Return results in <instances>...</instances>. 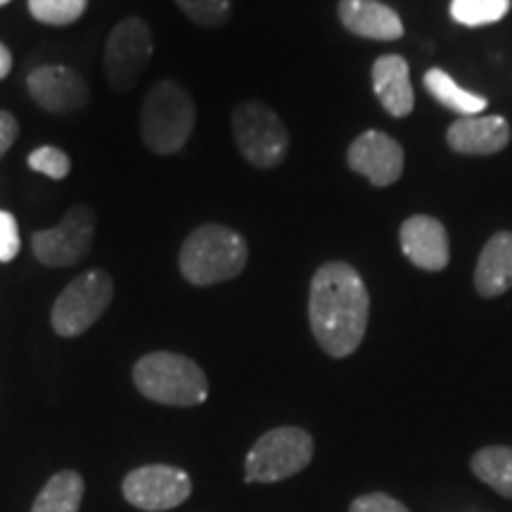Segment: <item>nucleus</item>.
Here are the masks:
<instances>
[{"label":"nucleus","instance_id":"1","mask_svg":"<svg viewBox=\"0 0 512 512\" xmlns=\"http://www.w3.org/2000/svg\"><path fill=\"white\" fill-rule=\"evenodd\" d=\"M370 316L366 283L354 266L323 264L313 275L309 320L320 349L332 358H347L361 347Z\"/></svg>","mask_w":512,"mask_h":512},{"label":"nucleus","instance_id":"2","mask_svg":"<svg viewBox=\"0 0 512 512\" xmlns=\"http://www.w3.org/2000/svg\"><path fill=\"white\" fill-rule=\"evenodd\" d=\"M247 259V240L238 230L207 223L185 238L178 254V268L190 285L209 287L238 278L245 271Z\"/></svg>","mask_w":512,"mask_h":512},{"label":"nucleus","instance_id":"3","mask_svg":"<svg viewBox=\"0 0 512 512\" xmlns=\"http://www.w3.org/2000/svg\"><path fill=\"white\" fill-rule=\"evenodd\" d=\"M195 102L176 81H157L150 88L140 110V136L155 155L181 152L195 131Z\"/></svg>","mask_w":512,"mask_h":512},{"label":"nucleus","instance_id":"4","mask_svg":"<svg viewBox=\"0 0 512 512\" xmlns=\"http://www.w3.org/2000/svg\"><path fill=\"white\" fill-rule=\"evenodd\" d=\"M133 382L145 399L164 406H200L209 396L204 370L188 356L174 351H152L133 366Z\"/></svg>","mask_w":512,"mask_h":512},{"label":"nucleus","instance_id":"5","mask_svg":"<svg viewBox=\"0 0 512 512\" xmlns=\"http://www.w3.org/2000/svg\"><path fill=\"white\" fill-rule=\"evenodd\" d=\"M233 138L240 155L256 169H275L290 152V136L271 107L259 100H247L235 107Z\"/></svg>","mask_w":512,"mask_h":512},{"label":"nucleus","instance_id":"6","mask_svg":"<svg viewBox=\"0 0 512 512\" xmlns=\"http://www.w3.org/2000/svg\"><path fill=\"white\" fill-rule=\"evenodd\" d=\"M313 458V439L302 427H275L247 453L245 479L249 484L283 482L302 472Z\"/></svg>","mask_w":512,"mask_h":512},{"label":"nucleus","instance_id":"7","mask_svg":"<svg viewBox=\"0 0 512 512\" xmlns=\"http://www.w3.org/2000/svg\"><path fill=\"white\" fill-rule=\"evenodd\" d=\"M114 297V280L110 273L93 268V271L81 273L72 283L64 287L60 297L55 299L53 325L55 335L60 337H79L88 328L98 323L107 306Z\"/></svg>","mask_w":512,"mask_h":512},{"label":"nucleus","instance_id":"8","mask_svg":"<svg viewBox=\"0 0 512 512\" xmlns=\"http://www.w3.org/2000/svg\"><path fill=\"white\" fill-rule=\"evenodd\" d=\"M98 216L88 204H74L55 228L31 235V252L43 266L69 268L91 252Z\"/></svg>","mask_w":512,"mask_h":512},{"label":"nucleus","instance_id":"9","mask_svg":"<svg viewBox=\"0 0 512 512\" xmlns=\"http://www.w3.org/2000/svg\"><path fill=\"white\" fill-rule=\"evenodd\" d=\"M152 31L140 17L121 19L112 34L107 36L105 55V79L114 93H128L136 88L140 76H143L147 62L152 57Z\"/></svg>","mask_w":512,"mask_h":512},{"label":"nucleus","instance_id":"10","mask_svg":"<svg viewBox=\"0 0 512 512\" xmlns=\"http://www.w3.org/2000/svg\"><path fill=\"white\" fill-rule=\"evenodd\" d=\"M124 498L138 510L164 512L185 503L192 494L188 472L174 465H145L128 472L124 479Z\"/></svg>","mask_w":512,"mask_h":512},{"label":"nucleus","instance_id":"11","mask_svg":"<svg viewBox=\"0 0 512 512\" xmlns=\"http://www.w3.org/2000/svg\"><path fill=\"white\" fill-rule=\"evenodd\" d=\"M31 100L50 114H72L86 107L88 83L76 69L46 64L27 76Z\"/></svg>","mask_w":512,"mask_h":512},{"label":"nucleus","instance_id":"12","mask_svg":"<svg viewBox=\"0 0 512 512\" xmlns=\"http://www.w3.org/2000/svg\"><path fill=\"white\" fill-rule=\"evenodd\" d=\"M347 162L377 188H387L403 174V147L387 133L366 131L349 145Z\"/></svg>","mask_w":512,"mask_h":512},{"label":"nucleus","instance_id":"13","mask_svg":"<svg viewBox=\"0 0 512 512\" xmlns=\"http://www.w3.org/2000/svg\"><path fill=\"white\" fill-rule=\"evenodd\" d=\"M401 249L422 271H444L451 259L446 228L432 216H411L401 226Z\"/></svg>","mask_w":512,"mask_h":512},{"label":"nucleus","instance_id":"14","mask_svg":"<svg viewBox=\"0 0 512 512\" xmlns=\"http://www.w3.org/2000/svg\"><path fill=\"white\" fill-rule=\"evenodd\" d=\"M446 140L460 155H496L510 143V126L503 117H463L448 126Z\"/></svg>","mask_w":512,"mask_h":512},{"label":"nucleus","instance_id":"15","mask_svg":"<svg viewBox=\"0 0 512 512\" xmlns=\"http://www.w3.org/2000/svg\"><path fill=\"white\" fill-rule=\"evenodd\" d=\"M339 19L351 34L373 41H399L403 22L380 0H339Z\"/></svg>","mask_w":512,"mask_h":512},{"label":"nucleus","instance_id":"16","mask_svg":"<svg viewBox=\"0 0 512 512\" xmlns=\"http://www.w3.org/2000/svg\"><path fill=\"white\" fill-rule=\"evenodd\" d=\"M373 88L382 107L392 117L401 119L413 112L415 95L408 62L401 55H382L373 64Z\"/></svg>","mask_w":512,"mask_h":512},{"label":"nucleus","instance_id":"17","mask_svg":"<svg viewBox=\"0 0 512 512\" xmlns=\"http://www.w3.org/2000/svg\"><path fill=\"white\" fill-rule=\"evenodd\" d=\"M475 287L482 297H501L512 287V233H496L479 254Z\"/></svg>","mask_w":512,"mask_h":512},{"label":"nucleus","instance_id":"18","mask_svg":"<svg viewBox=\"0 0 512 512\" xmlns=\"http://www.w3.org/2000/svg\"><path fill=\"white\" fill-rule=\"evenodd\" d=\"M425 88L434 100L446 107V110L456 112L460 117H477V114H482L486 110V105H489L482 95L460 88L444 69H430V72L425 74Z\"/></svg>","mask_w":512,"mask_h":512},{"label":"nucleus","instance_id":"19","mask_svg":"<svg viewBox=\"0 0 512 512\" xmlns=\"http://www.w3.org/2000/svg\"><path fill=\"white\" fill-rule=\"evenodd\" d=\"M83 498V479L79 472L64 470L48 479L34 501L31 512H79Z\"/></svg>","mask_w":512,"mask_h":512},{"label":"nucleus","instance_id":"20","mask_svg":"<svg viewBox=\"0 0 512 512\" xmlns=\"http://www.w3.org/2000/svg\"><path fill=\"white\" fill-rule=\"evenodd\" d=\"M472 472L505 498H512V446H486L472 458Z\"/></svg>","mask_w":512,"mask_h":512},{"label":"nucleus","instance_id":"21","mask_svg":"<svg viewBox=\"0 0 512 512\" xmlns=\"http://www.w3.org/2000/svg\"><path fill=\"white\" fill-rule=\"evenodd\" d=\"M512 0H451V17L463 27H486L510 12Z\"/></svg>","mask_w":512,"mask_h":512},{"label":"nucleus","instance_id":"22","mask_svg":"<svg viewBox=\"0 0 512 512\" xmlns=\"http://www.w3.org/2000/svg\"><path fill=\"white\" fill-rule=\"evenodd\" d=\"M88 8V0H29L31 17L50 27L74 24Z\"/></svg>","mask_w":512,"mask_h":512},{"label":"nucleus","instance_id":"23","mask_svg":"<svg viewBox=\"0 0 512 512\" xmlns=\"http://www.w3.org/2000/svg\"><path fill=\"white\" fill-rule=\"evenodd\" d=\"M178 8L202 27H221L230 19V0H176Z\"/></svg>","mask_w":512,"mask_h":512},{"label":"nucleus","instance_id":"24","mask_svg":"<svg viewBox=\"0 0 512 512\" xmlns=\"http://www.w3.org/2000/svg\"><path fill=\"white\" fill-rule=\"evenodd\" d=\"M29 169L53 178V181H62L72 171V162H69L67 152L60 150V147L43 145L29 155Z\"/></svg>","mask_w":512,"mask_h":512},{"label":"nucleus","instance_id":"25","mask_svg":"<svg viewBox=\"0 0 512 512\" xmlns=\"http://www.w3.org/2000/svg\"><path fill=\"white\" fill-rule=\"evenodd\" d=\"M19 249H22V240H19L17 219L10 211H0V261L8 264L19 254Z\"/></svg>","mask_w":512,"mask_h":512},{"label":"nucleus","instance_id":"26","mask_svg":"<svg viewBox=\"0 0 512 512\" xmlns=\"http://www.w3.org/2000/svg\"><path fill=\"white\" fill-rule=\"evenodd\" d=\"M349 512H411V510H408L403 503L396 501V498L375 491V494L358 496L356 501L351 503Z\"/></svg>","mask_w":512,"mask_h":512},{"label":"nucleus","instance_id":"27","mask_svg":"<svg viewBox=\"0 0 512 512\" xmlns=\"http://www.w3.org/2000/svg\"><path fill=\"white\" fill-rule=\"evenodd\" d=\"M19 136V124L15 119V114L8 110H0V159L5 157V152L15 145V140Z\"/></svg>","mask_w":512,"mask_h":512},{"label":"nucleus","instance_id":"28","mask_svg":"<svg viewBox=\"0 0 512 512\" xmlns=\"http://www.w3.org/2000/svg\"><path fill=\"white\" fill-rule=\"evenodd\" d=\"M10 69H12V53L5 43H0V81L10 74Z\"/></svg>","mask_w":512,"mask_h":512},{"label":"nucleus","instance_id":"29","mask_svg":"<svg viewBox=\"0 0 512 512\" xmlns=\"http://www.w3.org/2000/svg\"><path fill=\"white\" fill-rule=\"evenodd\" d=\"M10 3V0H0V5H8Z\"/></svg>","mask_w":512,"mask_h":512}]
</instances>
